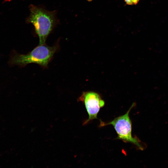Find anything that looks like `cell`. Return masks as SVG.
Here are the masks:
<instances>
[{"instance_id":"1","label":"cell","mask_w":168,"mask_h":168,"mask_svg":"<svg viewBox=\"0 0 168 168\" xmlns=\"http://www.w3.org/2000/svg\"><path fill=\"white\" fill-rule=\"evenodd\" d=\"M59 47L58 43L52 46L45 44L39 45L26 54H20L13 50L10 54L8 64L10 67L17 65L22 67L34 63L46 68Z\"/></svg>"},{"instance_id":"2","label":"cell","mask_w":168,"mask_h":168,"mask_svg":"<svg viewBox=\"0 0 168 168\" xmlns=\"http://www.w3.org/2000/svg\"><path fill=\"white\" fill-rule=\"evenodd\" d=\"M29 9L30 13L26 19V23L34 26L39 38V45L45 44L48 36L58 23L57 12L32 4L29 6Z\"/></svg>"},{"instance_id":"3","label":"cell","mask_w":168,"mask_h":168,"mask_svg":"<svg viewBox=\"0 0 168 168\" xmlns=\"http://www.w3.org/2000/svg\"><path fill=\"white\" fill-rule=\"evenodd\" d=\"M135 104H132L125 114L118 117L111 121L105 123L100 121L99 126L102 127L109 125H112L118 135L116 139L121 140L125 142L132 143L135 145L138 149L143 150L144 147L140 141L136 137H133L132 134V124L129 113L135 105Z\"/></svg>"},{"instance_id":"4","label":"cell","mask_w":168,"mask_h":168,"mask_svg":"<svg viewBox=\"0 0 168 168\" xmlns=\"http://www.w3.org/2000/svg\"><path fill=\"white\" fill-rule=\"evenodd\" d=\"M85 105L88 114V118L84 122L86 124L92 120L97 119V115L101 108L105 105L100 95L92 91L84 92L78 98Z\"/></svg>"},{"instance_id":"5","label":"cell","mask_w":168,"mask_h":168,"mask_svg":"<svg viewBox=\"0 0 168 168\" xmlns=\"http://www.w3.org/2000/svg\"><path fill=\"white\" fill-rule=\"evenodd\" d=\"M126 5H133L137 4L140 0H124Z\"/></svg>"},{"instance_id":"6","label":"cell","mask_w":168,"mask_h":168,"mask_svg":"<svg viewBox=\"0 0 168 168\" xmlns=\"http://www.w3.org/2000/svg\"><path fill=\"white\" fill-rule=\"evenodd\" d=\"M87 1H88V2H91V1L92 0H86Z\"/></svg>"}]
</instances>
